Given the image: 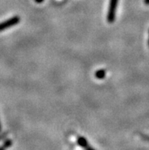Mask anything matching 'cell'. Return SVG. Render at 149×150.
<instances>
[{
    "mask_svg": "<svg viewBox=\"0 0 149 150\" xmlns=\"http://www.w3.org/2000/svg\"><path fill=\"white\" fill-rule=\"evenodd\" d=\"M20 21V17L18 16H13V17L10 18L6 21L0 23V32L2 30H6L7 28H9L11 27H13L18 24Z\"/></svg>",
    "mask_w": 149,
    "mask_h": 150,
    "instance_id": "obj_1",
    "label": "cell"
},
{
    "mask_svg": "<svg viewBox=\"0 0 149 150\" xmlns=\"http://www.w3.org/2000/svg\"><path fill=\"white\" fill-rule=\"evenodd\" d=\"M117 3H118V0H110V2H109V10H108L107 15V21L110 23L113 22L114 19H115Z\"/></svg>",
    "mask_w": 149,
    "mask_h": 150,
    "instance_id": "obj_2",
    "label": "cell"
},
{
    "mask_svg": "<svg viewBox=\"0 0 149 150\" xmlns=\"http://www.w3.org/2000/svg\"><path fill=\"white\" fill-rule=\"evenodd\" d=\"M78 144L80 146L82 147L85 150H95V149H93L92 147L88 144V140L85 139L83 137H79L77 139Z\"/></svg>",
    "mask_w": 149,
    "mask_h": 150,
    "instance_id": "obj_3",
    "label": "cell"
},
{
    "mask_svg": "<svg viewBox=\"0 0 149 150\" xmlns=\"http://www.w3.org/2000/svg\"><path fill=\"white\" fill-rule=\"evenodd\" d=\"M12 144V141L11 139H7L4 142L3 144L0 146V150H6L8 148H9Z\"/></svg>",
    "mask_w": 149,
    "mask_h": 150,
    "instance_id": "obj_4",
    "label": "cell"
},
{
    "mask_svg": "<svg viewBox=\"0 0 149 150\" xmlns=\"http://www.w3.org/2000/svg\"><path fill=\"white\" fill-rule=\"evenodd\" d=\"M106 76V72L104 69H99L95 73V76H96L97 78L99 79H104Z\"/></svg>",
    "mask_w": 149,
    "mask_h": 150,
    "instance_id": "obj_5",
    "label": "cell"
},
{
    "mask_svg": "<svg viewBox=\"0 0 149 150\" xmlns=\"http://www.w3.org/2000/svg\"><path fill=\"white\" fill-rule=\"evenodd\" d=\"M35 2H37V3H41V2H44V0H35Z\"/></svg>",
    "mask_w": 149,
    "mask_h": 150,
    "instance_id": "obj_6",
    "label": "cell"
},
{
    "mask_svg": "<svg viewBox=\"0 0 149 150\" xmlns=\"http://www.w3.org/2000/svg\"><path fill=\"white\" fill-rule=\"evenodd\" d=\"M145 3L146 5H149V0H145Z\"/></svg>",
    "mask_w": 149,
    "mask_h": 150,
    "instance_id": "obj_7",
    "label": "cell"
},
{
    "mask_svg": "<svg viewBox=\"0 0 149 150\" xmlns=\"http://www.w3.org/2000/svg\"><path fill=\"white\" fill-rule=\"evenodd\" d=\"M144 138H145V139H146V140H148L149 141V137H144Z\"/></svg>",
    "mask_w": 149,
    "mask_h": 150,
    "instance_id": "obj_8",
    "label": "cell"
},
{
    "mask_svg": "<svg viewBox=\"0 0 149 150\" xmlns=\"http://www.w3.org/2000/svg\"><path fill=\"white\" fill-rule=\"evenodd\" d=\"M1 129H2V127H1V124H0V131H1Z\"/></svg>",
    "mask_w": 149,
    "mask_h": 150,
    "instance_id": "obj_9",
    "label": "cell"
},
{
    "mask_svg": "<svg viewBox=\"0 0 149 150\" xmlns=\"http://www.w3.org/2000/svg\"><path fill=\"white\" fill-rule=\"evenodd\" d=\"M148 45H149V39H148Z\"/></svg>",
    "mask_w": 149,
    "mask_h": 150,
    "instance_id": "obj_10",
    "label": "cell"
}]
</instances>
